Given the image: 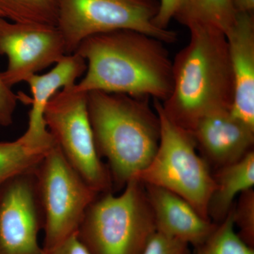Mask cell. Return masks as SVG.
Here are the masks:
<instances>
[{
  "label": "cell",
  "instance_id": "cell-1",
  "mask_svg": "<svg viewBox=\"0 0 254 254\" xmlns=\"http://www.w3.org/2000/svg\"><path fill=\"white\" fill-rule=\"evenodd\" d=\"M165 44L133 30L88 37L74 52L87 63L84 77L76 83V89L148 97L163 102L173 86V60Z\"/></svg>",
  "mask_w": 254,
  "mask_h": 254
},
{
  "label": "cell",
  "instance_id": "cell-2",
  "mask_svg": "<svg viewBox=\"0 0 254 254\" xmlns=\"http://www.w3.org/2000/svg\"><path fill=\"white\" fill-rule=\"evenodd\" d=\"M148 97L93 91L88 115L100 158L108 162L113 187L121 190L148 166L156 153L160 124Z\"/></svg>",
  "mask_w": 254,
  "mask_h": 254
},
{
  "label": "cell",
  "instance_id": "cell-3",
  "mask_svg": "<svg viewBox=\"0 0 254 254\" xmlns=\"http://www.w3.org/2000/svg\"><path fill=\"white\" fill-rule=\"evenodd\" d=\"M190 31L188 44L173 60V86L160 106L169 120L190 133L205 115L231 109L234 86L225 35L203 28Z\"/></svg>",
  "mask_w": 254,
  "mask_h": 254
},
{
  "label": "cell",
  "instance_id": "cell-4",
  "mask_svg": "<svg viewBox=\"0 0 254 254\" xmlns=\"http://www.w3.org/2000/svg\"><path fill=\"white\" fill-rule=\"evenodd\" d=\"M156 231L144 185L132 179L120 195L100 193L77 230L92 254H141Z\"/></svg>",
  "mask_w": 254,
  "mask_h": 254
},
{
  "label": "cell",
  "instance_id": "cell-5",
  "mask_svg": "<svg viewBox=\"0 0 254 254\" xmlns=\"http://www.w3.org/2000/svg\"><path fill=\"white\" fill-rule=\"evenodd\" d=\"M153 100L160 120V143L148 166L133 179L176 193L210 219L208 202L215 187L211 168L198 153L190 132L169 120L160 101Z\"/></svg>",
  "mask_w": 254,
  "mask_h": 254
},
{
  "label": "cell",
  "instance_id": "cell-6",
  "mask_svg": "<svg viewBox=\"0 0 254 254\" xmlns=\"http://www.w3.org/2000/svg\"><path fill=\"white\" fill-rule=\"evenodd\" d=\"M43 216L45 252L77 232L86 210L99 194L53 145L35 170Z\"/></svg>",
  "mask_w": 254,
  "mask_h": 254
},
{
  "label": "cell",
  "instance_id": "cell-7",
  "mask_svg": "<svg viewBox=\"0 0 254 254\" xmlns=\"http://www.w3.org/2000/svg\"><path fill=\"white\" fill-rule=\"evenodd\" d=\"M159 0H60L57 27L66 54H73L83 40L118 30H133L165 43L177 40L176 32L155 26Z\"/></svg>",
  "mask_w": 254,
  "mask_h": 254
},
{
  "label": "cell",
  "instance_id": "cell-8",
  "mask_svg": "<svg viewBox=\"0 0 254 254\" xmlns=\"http://www.w3.org/2000/svg\"><path fill=\"white\" fill-rule=\"evenodd\" d=\"M44 119L55 143L87 184L98 193L113 191L109 170L95 145L87 93L76 84L62 88L47 105Z\"/></svg>",
  "mask_w": 254,
  "mask_h": 254
},
{
  "label": "cell",
  "instance_id": "cell-9",
  "mask_svg": "<svg viewBox=\"0 0 254 254\" xmlns=\"http://www.w3.org/2000/svg\"><path fill=\"white\" fill-rule=\"evenodd\" d=\"M0 55L8 58L1 78L12 88L61 61L66 47L57 26L16 23L0 16Z\"/></svg>",
  "mask_w": 254,
  "mask_h": 254
},
{
  "label": "cell",
  "instance_id": "cell-10",
  "mask_svg": "<svg viewBox=\"0 0 254 254\" xmlns=\"http://www.w3.org/2000/svg\"><path fill=\"white\" fill-rule=\"evenodd\" d=\"M35 170L0 187V254H45L38 241L43 216Z\"/></svg>",
  "mask_w": 254,
  "mask_h": 254
},
{
  "label": "cell",
  "instance_id": "cell-11",
  "mask_svg": "<svg viewBox=\"0 0 254 254\" xmlns=\"http://www.w3.org/2000/svg\"><path fill=\"white\" fill-rule=\"evenodd\" d=\"M190 133L198 153L215 170L238 161L254 150V128L235 118L230 109L205 115Z\"/></svg>",
  "mask_w": 254,
  "mask_h": 254
},
{
  "label": "cell",
  "instance_id": "cell-12",
  "mask_svg": "<svg viewBox=\"0 0 254 254\" xmlns=\"http://www.w3.org/2000/svg\"><path fill=\"white\" fill-rule=\"evenodd\" d=\"M86 60L77 53L66 55L49 72L33 75L26 83L32 98L27 129L21 138L28 144L42 149H50L55 144L45 123V111L53 96L62 88L76 84L78 78L86 73Z\"/></svg>",
  "mask_w": 254,
  "mask_h": 254
},
{
  "label": "cell",
  "instance_id": "cell-13",
  "mask_svg": "<svg viewBox=\"0 0 254 254\" xmlns=\"http://www.w3.org/2000/svg\"><path fill=\"white\" fill-rule=\"evenodd\" d=\"M225 36L233 78L230 112L254 128V13L237 12L236 21Z\"/></svg>",
  "mask_w": 254,
  "mask_h": 254
},
{
  "label": "cell",
  "instance_id": "cell-14",
  "mask_svg": "<svg viewBox=\"0 0 254 254\" xmlns=\"http://www.w3.org/2000/svg\"><path fill=\"white\" fill-rule=\"evenodd\" d=\"M157 231L195 247L218 224L205 218L185 198L161 187L144 185Z\"/></svg>",
  "mask_w": 254,
  "mask_h": 254
},
{
  "label": "cell",
  "instance_id": "cell-15",
  "mask_svg": "<svg viewBox=\"0 0 254 254\" xmlns=\"http://www.w3.org/2000/svg\"><path fill=\"white\" fill-rule=\"evenodd\" d=\"M215 187L208 205L210 220L219 224L234 206V201L245 190L254 187V151L213 173Z\"/></svg>",
  "mask_w": 254,
  "mask_h": 254
},
{
  "label": "cell",
  "instance_id": "cell-16",
  "mask_svg": "<svg viewBox=\"0 0 254 254\" xmlns=\"http://www.w3.org/2000/svg\"><path fill=\"white\" fill-rule=\"evenodd\" d=\"M237 14L232 0H181L174 18L189 30L203 28L226 36Z\"/></svg>",
  "mask_w": 254,
  "mask_h": 254
},
{
  "label": "cell",
  "instance_id": "cell-17",
  "mask_svg": "<svg viewBox=\"0 0 254 254\" xmlns=\"http://www.w3.org/2000/svg\"><path fill=\"white\" fill-rule=\"evenodd\" d=\"M60 0H0V16L14 22L57 26Z\"/></svg>",
  "mask_w": 254,
  "mask_h": 254
},
{
  "label": "cell",
  "instance_id": "cell-18",
  "mask_svg": "<svg viewBox=\"0 0 254 254\" xmlns=\"http://www.w3.org/2000/svg\"><path fill=\"white\" fill-rule=\"evenodd\" d=\"M50 149L32 146L21 137L0 142V187L12 177L36 168Z\"/></svg>",
  "mask_w": 254,
  "mask_h": 254
},
{
  "label": "cell",
  "instance_id": "cell-19",
  "mask_svg": "<svg viewBox=\"0 0 254 254\" xmlns=\"http://www.w3.org/2000/svg\"><path fill=\"white\" fill-rule=\"evenodd\" d=\"M196 248L195 254H254L253 247L247 245L236 232L232 209Z\"/></svg>",
  "mask_w": 254,
  "mask_h": 254
},
{
  "label": "cell",
  "instance_id": "cell-20",
  "mask_svg": "<svg viewBox=\"0 0 254 254\" xmlns=\"http://www.w3.org/2000/svg\"><path fill=\"white\" fill-rule=\"evenodd\" d=\"M234 222L240 230L237 232L247 245L254 244V190H245L239 195L236 205H234Z\"/></svg>",
  "mask_w": 254,
  "mask_h": 254
},
{
  "label": "cell",
  "instance_id": "cell-21",
  "mask_svg": "<svg viewBox=\"0 0 254 254\" xmlns=\"http://www.w3.org/2000/svg\"><path fill=\"white\" fill-rule=\"evenodd\" d=\"M141 254H190L185 242L155 231L147 242Z\"/></svg>",
  "mask_w": 254,
  "mask_h": 254
},
{
  "label": "cell",
  "instance_id": "cell-22",
  "mask_svg": "<svg viewBox=\"0 0 254 254\" xmlns=\"http://www.w3.org/2000/svg\"><path fill=\"white\" fill-rule=\"evenodd\" d=\"M20 97L15 94L12 88L5 84L0 72V125L8 127L12 125L14 115Z\"/></svg>",
  "mask_w": 254,
  "mask_h": 254
},
{
  "label": "cell",
  "instance_id": "cell-23",
  "mask_svg": "<svg viewBox=\"0 0 254 254\" xmlns=\"http://www.w3.org/2000/svg\"><path fill=\"white\" fill-rule=\"evenodd\" d=\"M45 254H92L78 236L77 232L65 239Z\"/></svg>",
  "mask_w": 254,
  "mask_h": 254
},
{
  "label": "cell",
  "instance_id": "cell-24",
  "mask_svg": "<svg viewBox=\"0 0 254 254\" xmlns=\"http://www.w3.org/2000/svg\"><path fill=\"white\" fill-rule=\"evenodd\" d=\"M181 0H159V10L153 23L162 30H168L169 23L176 14Z\"/></svg>",
  "mask_w": 254,
  "mask_h": 254
},
{
  "label": "cell",
  "instance_id": "cell-25",
  "mask_svg": "<svg viewBox=\"0 0 254 254\" xmlns=\"http://www.w3.org/2000/svg\"><path fill=\"white\" fill-rule=\"evenodd\" d=\"M237 12L254 13V0H232Z\"/></svg>",
  "mask_w": 254,
  "mask_h": 254
}]
</instances>
